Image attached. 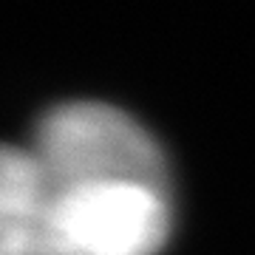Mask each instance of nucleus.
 Wrapping results in <instances>:
<instances>
[{
	"label": "nucleus",
	"mask_w": 255,
	"mask_h": 255,
	"mask_svg": "<svg viewBox=\"0 0 255 255\" xmlns=\"http://www.w3.org/2000/svg\"><path fill=\"white\" fill-rule=\"evenodd\" d=\"M170 236L164 187L97 182L54 190L37 255H156Z\"/></svg>",
	"instance_id": "nucleus-2"
},
{
	"label": "nucleus",
	"mask_w": 255,
	"mask_h": 255,
	"mask_svg": "<svg viewBox=\"0 0 255 255\" xmlns=\"http://www.w3.org/2000/svg\"><path fill=\"white\" fill-rule=\"evenodd\" d=\"M51 187L34 153L0 145V255H37Z\"/></svg>",
	"instance_id": "nucleus-3"
},
{
	"label": "nucleus",
	"mask_w": 255,
	"mask_h": 255,
	"mask_svg": "<svg viewBox=\"0 0 255 255\" xmlns=\"http://www.w3.org/2000/svg\"><path fill=\"white\" fill-rule=\"evenodd\" d=\"M31 153L51 193L97 182L164 187L167 176L156 139L133 117L105 102H65L48 111Z\"/></svg>",
	"instance_id": "nucleus-1"
}]
</instances>
